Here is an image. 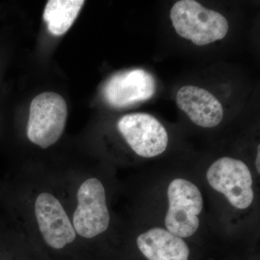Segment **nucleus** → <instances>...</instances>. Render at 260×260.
<instances>
[{
  "mask_svg": "<svg viewBox=\"0 0 260 260\" xmlns=\"http://www.w3.org/2000/svg\"><path fill=\"white\" fill-rule=\"evenodd\" d=\"M0 206L30 244L54 251L80 245L54 172L0 180Z\"/></svg>",
  "mask_w": 260,
  "mask_h": 260,
  "instance_id": "1",
  "label": "nucleus"
},
{
  "mask_svg": "<svg viewBox=\"0 0 260 260\" xmlns=\"http://www.w3.org/2000/svg\"><path fill=\"white\" fill-rule=\"evenodd\" d=\"M55 174L80 245L104 237L110 228L112 216L102 179L84 170Z\"/></svg>",
  "mask_w": 260,
  "mask_h": 260,
  "instance_id": "2",
  "label": "nucleus"
},
{
  "mask_svg": "<svg viewBox=\"0 0 260 260\" xmlns=\"http://www.w3.org/2000/svg\"><path fill=\"white\" fill-rule=\"evenodd\" d=\"M170 18L181 37L200 47L221 40L229 32L227 19L221 13L194 0L177 2L171 9Z\"/></svg>",
  "mask_w": 260,
  "mask_h": 260,
  "instance_id": "3",
  "label": "nucleus"
},
{
  "mask_svg": "<svg viewBox=\"0 0 260 260\" xmlns=\"http://www.w3.org/2000/svg\"><path fill=\"white\" fill-rule=\"evenodd\" d=\"M68 116L66 102L59 94L45 92L34 98L30 106L26 137L42 149L55 145L64 131Z\"/></svg>",
  "mask_w": 260,
  "mask_h": 260,
  "instance_id": "4",
  "label": "nucleus"
},
{
  "mask_svg": "<svg viewBox=\"0 0 260 260\" xmlns=\"http://www.w3.org/2000/svg\"><path fill=\"white\" fill-rule=\"evenodd\" d=\"M167 196V230L181 239L194 235L199 229V215L204 205L199 188L190 181L177 178L168 186Z\"/></svg>",
  "mask_w": 260,
  "mask_h": 260,
  "instance_id": "5",
  "label": "nucleus"
},
{
  "mask_svg": "<svg viewBox=\"0 0 260 260\" xmlns=\"http://www.w3.org/2000/svg\"><path fill=\"white\" fill-rule=\"evenodd\" d=\"M206 177L214 190L223 194L234 208L247 209L253 203L252 177L242 160L230 157L219 158L208 169Z\"/></svg>",
  "mask_w": 260,
  "mask_h": 260,
  "instance_id": "6",
  "label": "nucleus"
},
{
  "mask_svg": "<svg viewBox=\"0 0 260 260\" xmlns=\"http://www.w3.org/2000/svg\"><path fill=\"white\" fill-rule=\"evenodd\" d=\"M117 129L132 150L139 156L153 158L167 150L169 143L167 129L150 114H126L118 121Z\"/></svg>",
  "mask_w": 260,
  "mask_h": 260,
  "instance_id": "7",
  "label": "nucleus"
},
{
  "mask_svg": "<svg viewBox=\"0 0 260 260\" xmlns=\"http://www.w3.org/2000/svg\"><path fill=\"white\" fill-rule=\"evenodd\" d=\"M155 92V79L142 69L116 73L107 80L103 90L108 104L116 108L145 102L153 97Z\"/></svg>",
  "mask_w": 260,
  "mask_h": 260,
  "instance_id": "8",
  "label": "nucleus"
},
{
  "mask_svg": "<svg viewBox=\"0 0 260 260\" xmlns=\"http://www.w3.org/2000/svg\"><path fill=\"white\" fill-rule=\"evenodd\" d=\"M176 102L191 121L202 127H215L223 120V106L205 89L194 85L183 86L178 90Z\"/></svg>",
  "mask_w": 260,
  "mask_h": 260,
  "instance_id": "9",
  "label": "nucleus"
},
{
  "mask_svg": "<svg viewBox=\"0 0 260 260\" xmlns=\"http://www.w3.org/2000/svg\"><path fill=\"white\" fill-rule=\"evenodd\" d=\"M136 243L148 260H189V246L184 239L162 228H153L142 233Z\"/></svg>",
  "mask_w": 260,
  "mask_h": 260,
  "instance_id": "10",
  "label": "nucleus"
},
{
  "mask_svg": "<svg viewBox=\"0 0 260 260\" xmlns=\"http://www.w3.org/2000/svg\"><path fill=\"white\" fill-rule=\"evenodd\" d=\"M85 4L83 0H49L44 12L48 30L54 36L65 34Z\"/></svg>",
  "mask_w": 260,
  "mask_h": 260,
  "instance_id": "11",
  "label": "nucleus"
},
{
  "mask_svg": "<svg viewBox=\"0 0 260 260\" xmlns=\"http://www.w3.org/2000/svg\"><path fill=\"white\" fill-rule=\"evenodd\" d=\"M259 157H260V145H258L257 154H256V158L255 160V165L256 171L258 174L260 173V164H259Z\"/></svg>",
  "mask_w": 260,
  "mask_h": 260,
  "instance_id": "12",
  "label": "nucleus"
}]
</instances>
